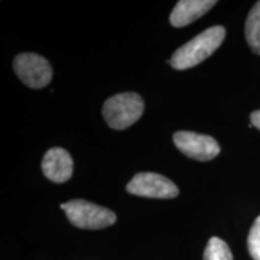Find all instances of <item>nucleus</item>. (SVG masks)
<instances>
[{"instance_id": "obj_1", "label": "nucleus", "mask_w": 260, "mask_h": 260, "mask_svg": "<svg viewBox=\"0 0 260 260\" xmlns=\"http://www.w3.org/2000/svg\"><path fill=\"white\" fill-rule=\"evenodd\" d=\"M225 38V29L214 25L184 44L172 54L169 63L174 69L186 70L207 59L218 48Z\"/></svg>"}, {"instance_id": "obj_2", "label": "nucleus", "mask_w": 260, "mask_h": 260, "mask_svg": "<svg viewBox=\"0 0 260 260\" xmlns=\"http://www.w3.org/2000/svg\"><path fill=\"white\" fill-rule=\"evenodd\" d=\"M144 110L142 98L129 92L109 98L104 104L103 115L109 126L115 130H123L138 122Z\"/></svg>"}, {"instance_id": "obj_3", "label": "nucleus", "mask_w": 260, "mask_h": 260, "mask_svg": "<svg viewBox=\"0 0 260 260\" xmlns=\"http://www.w3.org/2000/svg\"><path fill=\"white\" fill-rule=\"evenodd\" d=\"M68 219L80 229H104L115 224L117 217L111 210L86 200H71L61 204Z\"/></svg>"}, {"instance_id": "obj_4", "label": "nucleus", "mask_w": 260, "mask_h": 260, "mask_svg": "<svg viewBox=\"0 0 260 260\" xmlns=\"http://www.w3.org/2000/svg\"><path fill=\"white\" fill-rule=\"evenodd\" d=\"M14 69L25 86L35 89L46 87L53 76L48 60L37 53L18 54L14 60Z\"/></svg>"}, {"instance_id": "obj_5", "label": "nucleus", "mask_w": 260, "mask_h": 260, "mask_svg": "<svg viewBox=\"0 0 260 260\" xmlns=\"http://www.w3.org/2000/svg\"><path fill=\"white\" fill-rule=\"evenodd\" d=\"M126 191L152 199H174L180 194L176 184L154 172H140L126 184Z\"/></svg>"}, {"instance_id": "obj_6", "label": "nucleus", "mask_w": 260, "mask_h": 260, "mask_svg": "<svg viewBox=\"0 0 260 260\" xmlns=\"http://www.w3.org/2000/svg\"><path fill=\"white\" fill-rule=\"evenodd\" d=\"M174 142L184 155L199 161L212 160L220 152L218 142L212 136L193 132L175 133Z\"/></svg>"}, {"instance_id": "obj_7", "label": "nucleus", "mask_w": 260, "mask_h": 260, "mask_svg": "<svg viewBox=\"0 0 260 260\" xmlns=\"http://www.w3.org/2000/svg\"><path fill=\"white\" fill-rule=\"evenodd\" d=\"M41 168L48 180L56 183H63L73 176L74 161L65 149L54 147L48 149L45 154Z\"/></svg>"}, {"instance_id": "obj_8", "label": "nucleus", "mask_w": 260, "mask_h": 260, "mask_svg": "<svg viewBox=\"0 0 260 260\" xmlns=\"http://www.w3.org/2000/svg\"><path fill=\"white\" fill-rule=\"evenodd\" d=\"M216 4L214 0H180L172 10L170 23L176 28L186 27L204 16Z\"/></svg>"}, {"instance_id": "obj_9", "label": "nucleus", "mask_w": 260, "mask_h": 260, "mask_svg": "<svg viewBox=\"0 0 260 260\" xmlns=\"http://www.w3.org/2000/svg\"><path fill=\"white\" fill-rule=\"evenodd\" d=\"M246 40L251 50L260 54V2L253 6L246 19L245 25Z\"/></svg>"}, {"instance_id": "obj_10", "label": "nucleus", "mask_w": 260, "mask_h": 260, "mask_svg": "<svg viewBox=\"0 0 260 260\" xmlns=\"http://www.w3.org/2000/svg\"><path fill=\"white\" fill-rule=\"evenodd\" d=\"M204 260H233L229 246L219 237H211L204 252Z\"/></svg>"}, {"instance_id": "obj_11", "label": "nucleus", "mask_w": 260, "mask_h": 260, "mask_svg": "<svg viewBox=\"0 0 260 260\" xmlns=\"http://www.w3.org/2000/svg\"><path fill=\"white\" fill-rule=\"evenodd\" d=\"M249 254L254 260H260V216L254 220L249 230L248 240H247Z\"/></svg>"}, {"instance_id": "obj_12", "label": "nucleus", "mask_w": 260, "mask_h": 260, "mask_svg": "<svg viewBox=\"0 0 260 260\" xmlns=\"http://www.w3.org/2000/svg\"><path fill=\"white\" fill-rule=\"evenodd\" d=\"M251 124L260 130V110L251 113Z\"/></svg>"}]
</instances>
